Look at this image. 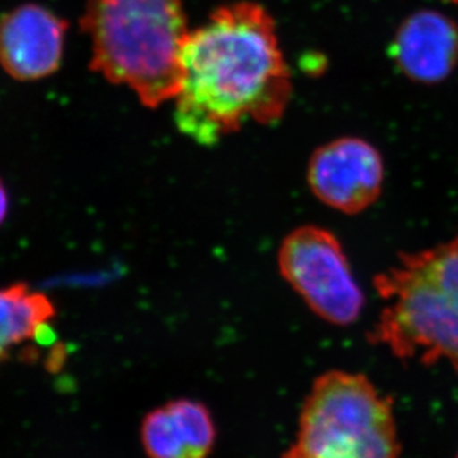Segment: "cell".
<instances>
[{"instance_id":"6da1fadb","label":"cell","mask_w":458,"mask_h":458,"mask_svg":"<svg viewBox=\"0 0 458 458\" xmlns=\"http://www.w3.org/2000/svg\"><path fill=\"white\" fill-rule=\"evenodd\" d=\"M291 98V71L262 4L219 6L186 36L174 119L199 145H216L247 123H277Z\"/></svg>"},{"instance_id":"7a4b0ae2","label":"cell","mask_w":458,"mask_h":458,"mask_svg":"<svg viewBox=\"0 0 458 458\" xmlns=\"http://www.w3.org/2000/svg\"><path fill=\"white\" fill-rule=\"evenodd\" d=\"M81 29L91 40V71L149 109L174 98L190 33L183 0H87Z\"/></svg>"},{"instance_id":"3957f363","label":"cell","mask_w":458,"mask_h":458,"mask_svg":"<svg viewBox=\"0 0 458 458\" xmlns=\"http://www.w3.org/2000/svg\"><path fill=\"white\" fill-rule=\"evenodd\" d=\"M374 284L386 305L369 332L370 343L402 360H446L458 374V237L402 253Z\"/></svg>"},{"instance_id":"277c9868","label":"cell","mask_w":458,"mask_h":458,"mask_svg":"<svg viewBox=\"0 0 458 458\" xmlns=\"http://www.w3.org/2000/svg\"><path fill=\"white\" fill-rule=\"evenodd\" d=\"M392 402L365 375L331 370L314 381L296 439L283 458H399Z\"/></svg>"},{"instance_id":"5b68a950","label":"cell","mask_w":458,"mask_h":458,"mask_svg":"<svg viewBox=\"0 0 458 458\" xmlns=\"http://www.w3.org/2000/svg\"><path fill=\"white\" fill-rule=\"evenodd\" d=\"M278 269L318 318L336 327L357 322L365 295L340 240L327 229H293L278 249Z\"/></svg>"},{"instance_id":"8992f818","label":"cell","mask_w":458,"mask_h":458,"mask_svg":"<svg viewBox=\"0 0 458 458\" xmlns=\"http://www.w3.org/2000/svg\"><path fill=\"white\" fill-rule=\"evenodd\" d=\"M383 157L360 137H340L320 146L310 158L307 182L314 197L345 215H357L383 192Z\"/></svg>"},{"instance_id":"52a82bcc","label":"cell","mask_w":458,"mask_h":458,"mask_svg":"<svg viewBox=\"0 0 458 458\" xmlns=\"http://www.w3.org/2000/svg\"><path fill=\"white\" fill-rule=\"evenodd\" d=\"M69 24L42 4H24L0 17V66L13 80L33 82L60 69Z\"/></svg>"},{"instance_id":"ba28073f","label":"cell","mask_w":458,"mask_h":458,"mask_svg":"<svg viewBox=\"0 0 458 458\" xmlns=\"http://www.w3.org/2000/svg\"><path fill=\"white\" fill-rule=\"evenodd\" d=\"M393 60L408 80L439 84L458 64V27L437 11H419L397 29Z\"/></svg>"},{"instance_id":"9c48e42d","label":"cell","mask_w":458,"mask_h":458,"mask_svg":"<svg viewBox=\"0 0 458 458\" xmlns=\"http://www.w3.org/2000/svg\"><path fill=\"white\" fill-rule=\"evenodd\" d=\"M140 439L148 458H208L216 444V424L208 406L176 399L146 415Z\"/></svg>"},{"instance_id":"30bf717a","label":"cell","mask_w":458,"mask_h":458,"mask_svg":"<svg viewBox=\"0 0 458 458\" xmlns=\"http://www.w3.org/2000/svg\"><path fill=\"white\" fill-rule=\"evenodd\" d=\"M57 309L44 292L26 283L0 289V365L13 350L39 341L51 329Z\"/></svg>"},{"instance_id":"8fae6325","label":"cell","mask_w":458,"mask_h":458,"mask_svg":"<svg viewBox=\"0 0 458 458\" xmlns=\"http://www.w3.org/2000/svg\"><path fill=\"white\" fill-rule=\"evenodd\" d=\"M9 197L8 191L4 188V182L0 181V225L4 224L8 215Z\"/></svg>"},{"instance_id":"7c38bea8","label":"cell","mask_w":458,"mask_h":458,"mask_svg":"<svg viewBox=\"0 0 458 458\" xmlns=\"http://www.w3.org/2000/svg\"><path fill=\"white\" fill-rule=\"evenodd\" d=\"M450 2H453V4H458V0H450Z\"/></svg>"},{"instance_id":"4fadbf2b","label":"cell","mask_w":458,"mask_h":458,"mask_svg":"<svg viewBox=\"0 0 458 458\" xmlns=\"http://www.w3.org/2000/svg\"><path fill=\"white\" fill-rule=\"evenodd\" d=\"M457 458H458V455H457Z\"/></svg>"}]
</instances>
